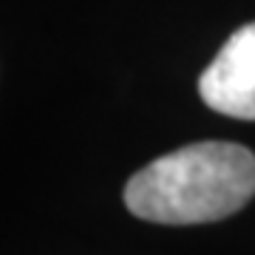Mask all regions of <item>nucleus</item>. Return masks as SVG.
Masks as SVG:
<instances>
[{"instance_id":"nucleus-1","label":"nucleus","mask_w":255,"mask_h":255,"mask_svg":"<svg viewBox=\"0 0 255 255\" xmlns=\"http://www.w3.org/2000/svg\"><path fill=\"white\" fill-rule=\"evenodd\" d=\"M255 196V156L233 142H199L159 156L125 184L128 210L156 224H204Z\"/></svg>"},{"instance_id":"nucleus-2","label":"nucleus","mask_w":255,"mask_h":255,"mask_svg":"<svg viewBox=\"0 0 255 255\" xmlns=\"http://www.w3.org/2000/svg\"><path fill=\"white\" fill-rule=\"evenodd\" d=\"M199 94L224 117L255 119V23L230 34L199 77Z\"/></svg>"}]
</instances>
